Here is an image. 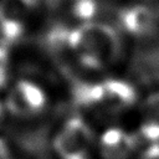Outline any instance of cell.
<instances>
[{"mask_svg":"<svg viewBox=\"0 0 159 159\" xmlns=\"http://www.w3.org/2000/svg\"><path fill=\"white\" fill-rule=\"evenodd\" d=\"M65 42L77 60L91 70H102L114 63L122 52L118 32L102 22H83L65 32Z\"/></svg>","mask_w":159,"mask_h":159,"instance_id":"obj_1","label":"cell"},{"mask_svg":"<svg viewBox=\"0 0 159 159\" xmlns=\"http://www.w3.org/2000/svg\"><path fill=\"white\" fill-rule=\"evenodd\" d=\"M75 94L81 106L101 116L119 114L137 99V92L130 83L114 78L94 84H80Z\"/></svg>","mask_w":159,"mask_h":159,"instance_id":"obj_2","label":"cell"},{"mask_svg":"<svg viewBox=\"0 0 159 159\" xmlns=\"http://www.w3.org/2000/svg\"><path fill=\"white\" fill-rule=\"evenodd\" d=\"M93 142V132L81 118L68 119L53 140V147L61 159H88Z\"/></svg>","mask_w":159,"mask_h":159,"instance_id":"obj_3","label":"cell"},{"mask_svg":"<svg viewBox=\"0 0 159 159\" xmlns=\"http://www.w3.org/2000/svg\"><path fill=\"white\" fill-rule=\"evenodd\" d=\"M47 98L43 89L34 82L19 81L9 91L5 106L10 113L17 117H31L39 114L46 107Z\"/></svg>","mask_w":159,"mask_h":159,"instance_id":"obj_4","label":"cell"},{"mask_svg":"<svg viewBox=\"0 0 159 159\" xmlns=\"http://www.w3.org/2000/svg\"><path fill=\"white\" fill-rule=\"evenodd\" d=\"M36 0H0V35L4 42H14L22 31Z\"/></svg>","mask_w":159,"mask_h":159,"instance_id":"obj_5","label":"cell"},{"mask_svg":"<svg viewBox=\"0 0 159 159\" xmlns=\"http://www.w3.org/2000/svg\"><path fill=\"white\" fill-rule=\"evenodd\" d=\"M137 147V139L120 128H109L101 137L103 159H130Z\"/></svg>","mask_w":159,"mask_h":159,"instance_id":"obj_6","label":"cell"},{"mask_svg":"<svg viewBox=\"0 0 159 159\" xmlns=\"http://www.w3.org/2000/svg\"><path fill=\"white\" fill-rule=\"evenodd\" d=\"M122 27L135 36H143L152 32L155 25L154 12L143 5H134L123 10L119 15Z\"/></svg>","mask_w":159,"mask_h":159,"instance_id":"obj_7","label":"cell"},{"mask_svg":"<svg viewBox=\"0 0 159 159\" xmlns=\"http://www.w3.org/2000/svg\"><path fill=\"white\" fill-rule=\"evenodd\" d=\"M140 132L149 142H159V92L147 97L142 106Z\"/></svg>","mask_w":159,"mask_h":159,"instance_id":"obj_8","label":"cell"},{"mask_svg":"<svg viewBox=\"0 0 159 159\" xmlns=\"http://www.w3.org/2000/svg\"><path fill=\"white\" fill-rule=\"evenodd\" d=\"M72 15L82 22H89L97 11V2L94 0H75L71 7Z\"/></svg>","mask_w":159,"mask_h":159,"instance_id":"obj_9","label":"cell"},{"mask_svg":"<svg viewBox=\"0 0 159 159\" xmlns=\"http://www.w3.org/2000/svg\"><path fill=\"white\" fill-rule=\"evenodd\" d=\"M9 70V53L4 45H0V88L5 86Z\"/></svg>","mask_w":159,"mask_h":159,"instance_id":"obj_10","label":"cell"},{"mask_svg":"<svg viewBox=\"0 0 159 159\" xmlns=\"http://www.w3.org/2000/svg\"><path fill=\"white\" fill-rule=\"evenodd\" d=\"M140 159H159V144H152L142 155Z\"/></svg>","mask_w":159,"mask_h":159,"instance_id":"obj_11","label":"cell"},{"mask_svg":"<svg viewBox=\"0 0 159 159\" xmlns=\"http://www.w3.org/2000/svg\"><path fill=\"white\" fill-rule=\"evenodd\" d=\"M0 159H11V158H7L4 153H1V155H0Z\"/></svg>","mask_w":159,"mask_h":159,"instance_id":"obj_12","label":"cell"},{"mask_svg":"<svg viewBox=\"0 0 159 159\" xmlns=\"http://www.w3.org/2000/svg\"><path fill=\"white\" fill-rule=\"evenodd\" d=\"M1 118H2V106L0 104V122H1Z\"/></svg>","mask_w":159,"mask_h":159,"instance_id":"obj_13","label":"cell"},{"mask_svg":"<svg viewBox=\"0 0 159 159\" xmlns=\"http://www.w3.org/2000/svg\"><path fill=\"white\" fill-rule=\"evenodd\" d=\"M52 2H57V1H60V0H51Z\"/></svg>","mask_w":159,"mask_h":159,"instance_id":"obj_14","label":"cell"}]
</instances>
